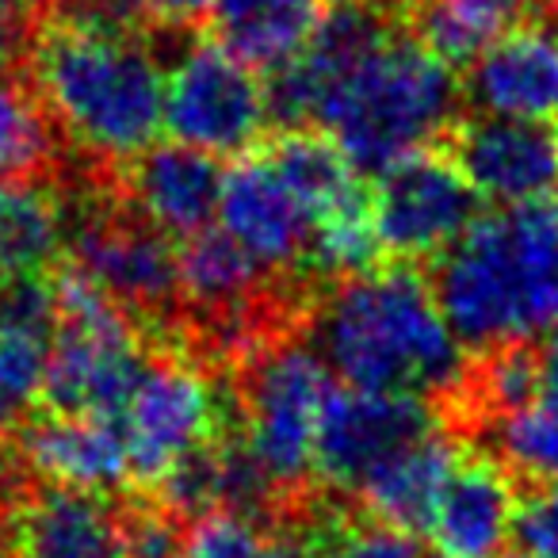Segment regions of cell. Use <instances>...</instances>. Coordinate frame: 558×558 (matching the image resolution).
Returning <instances> with one entry per match:
<instances>
[{
  "label": "cell",
  "mask_w": 558,
  "mask_h": 558,
  "mask_svg": "<svg viewBox=\"0 0 558 558\" xmlns=\"http://www.w3.org/2000/svg\"><path fill=\"white\" fill-rule=\"evenodd\" d=\"M27 70L58 134L96 165L134 161L165 126V70L104 0H50L27 39Z\"/></svg>",
  "instance_id": "cell-1"
},
{
  "label": "cell",
  "mask_w": 558,
  "mask_h": 558,
  "mask_svg": "<svg viewBox=\"0 0 558 558\" xmlns=\"http://www.w3.org/2000/svg\"><path fill=\"white\" fill-rule=\"evenodd\" d=\"M311 349L349 390L425 402H448L471 367L428 279L410 264L326 288L311 314Z\"/></svg>",
  "instance_id": "cell-2"
},
{
  "label": "cell",
  "mask_w": 558,
  "mask_h": 558,
  "mask_svg": "<svg viewBox=\"0 0 558 558\" xmlns=\"http://www.w3.org/2000/svg\"><path fill=\"white\" fill-rule=\"evenodd\" d=\"M428 288L471 352L535 344L558 329V199L505 207L433 264Z\"/></svg>",
  "instance_id": "cell-3"
},
{
  "label": "cell",
  "mask_w": 558,
  "mask_h": 558,
  "mask_svg": "<svg viewBox=\"0 0 558 558\" xmlns=\"http://www.w3.org/2000/svg\"><path fill=\"white\" fill-rule=\"evenodd\" d=\"M459 100L463 85L456 70L398 32L326 88L314 131L329 134L360 177H379L390 165L440 146L459 123Z\"/></svg>",
  "instance_id": "cell-4"
},
{
  "label": "cell",
  "mask_w": 558,
  "mask_h": 558,
  "mask_svg": "<svg viewBox=\"0 0 558 558\" xmlns=\"http://www.w3.org/2000/svg\"><path fill=\"white\" fill-rule=\"evenodd\" d=\"M333 390L326 360L288 333L271 337L238 364L233 425L288 505L314 478V448Z\"/></svg>",
  "instance_id": "cell-5"
},
{
  "label": "cell",
  "mask_w": 558,
  "mask_h": 558,
  "mask_svg": "<svg viewBox=\"0 0 558 558\" xmlns=\"http://www.w3.org/2000/svg\"><path fill=\"white\" fill-rule=\"evenodd\" d=\"M54 288L58 326L50 337L43 402L50 413L116 417L154 360L142 344V326L73 264L58 271Z\"/></svg>",
  "instance_id": "cell-6"
},
{
  "label": "cell",
  "mask_w": 558,
  "mask_h": 558,
  "mask_svg": "<svg viewBox=\"0 0 558 558\" xmlns=\"http://www.w3.org/2000/svg\"><path fill=\"white\" fill-rule=\"evenodd\" d=\"M65 248L73 268L138 326L146 322L161 333L180 329V253L172 238L119 195V184L108 180L100 195L88 192L65 210Z\"/></svg>",
  "instance_id": "cell-7"
},
{
  "label": "cell",
  "mask_w": 558,
  "mask_h": 558,
  "mask_svg": "<svg viewBox=\"0 0 558 558\" xmlns=\"http://www.w3.org/2000/svg\"><path fill=\"white\" fill-rule=\"evenodd\" d=\"M268 123V81L218 43H187L165 73V126L180 146L245 157Z\"/></svg>",
  "instance_id": "cell-8"
},
{
  "label": "cell",
  "mask_w": 558,
  "mask_h": 558,
  "mask_svg": "<svg viewBox=\"0 0 558 558\" xmlns=\"http://www.w3.org/2000/svg\"><path fill=\"white\" fill-rule=\"evenodd\" d=\"M226 417H230V405L203 375V364L184 356L149 360L138 387L116 413L131 482L157 486L180 459L215 440Z\"/></svg>",
  "instance_id": "cell-9"
},
{
  "label": "cell",
  "mask_w": 558,
  "mask_h": 558,
  "mask_svg": "<svg viewBox=\"0 0 558 558\" xmlns=\"http://www.w3.org/2000/svg\"><path fill=\"white\" fill-rule=\"evenodd\" d=\"M367 215L383 253L413 264L456 245L482 210L478 192L466 184L459 165L440 149H421L375 177Z\"/></svg>",
  "instance_id": "cell-10"
},
{
  "label": "cell",
  "mask_w": 558,
  "mask_h": 558,
  "mask_svg": "<svg viewBox=\"0 0 558 558\" xmlns=\"http://www.w3.org/2000/svg\"><path fill=\"white\" fill-rule=\"evenodd\" d=\"M436 433L433 402L410 395L333 390L314 448V478L341 497H356L383 463Z\"/></svg>",
  "instance_id": "cell-11"
},
{
  "label": "cell",
  "mask_w": 558,
  "mask_h": 558,
  "mask_svg": "<svg viewBox=\"0 0 558 558\" xmlns=\"http://www.w3.org/2000/svg\"><path fill=\"white\" fill-rule=\"evenodd\" d=\"M444 142L478 199L501 207L558 199V126L478 116L459 119Z\"/></svg>",
  "instance_id": "cell-12"
},
{
  "label": "cell",
  "mask_w": 558,
  "mask_h": 558,
  "mask_svg": "<svg viewBox=\"0 0 558 558\" xmlns=\"http://www.w3.org/2000/svg\"><path fill=\"white\" fill-rule=\"evenodd\" d=\"M218 222L264 271L279 279L303 271L314 222L264 154H245L226 169Z\"/></svg>",
  "instance_id": "cell-13"
},
{
  "label": "cell",
  "mask_w": 558,
  "mask_h": 558,
  "mask_svg": "<svg viewBox=\"0 0 558 558\" xmlns=\"http://www.w3.org/2000/svg\"><path fill=\"white\" fill-rule=\"evenodd\" d=\"M12 558H126L123 505L108 494L32 486L9 497Z\"/></svg>",
  "instance_id": "cell-14"
},
{
  "label": "cell",
  "mask_w": 558,
  "mask_h": 558,
  "mask_svg": "<svg viewBox=\"0 0 558 558\" xmlns=\"http://www.w3.org/2000/svg\"><path fill=\"white\" fill-rule=\"evenodd\" d=\"M463 96L478 116L547 123L558 111V27L517 20L466 65Z\"/></svg>",
  "instance_id": "cell-15"
},
{
  "label": "cell",
  "mask_w": 558,
  "mask_h": 558,
  "mask_svg": "<svg viewBox=\"0 0 558 558\" xmlns=\"http://www.w3.org/2000/svg\"><path fill=\"white\" fill-rule=\"evenodd\" d=\"M226 169L180 142L149 146L119 172V195L165 238H195L218 215Z\"/></svg>",
  "instance_id": "cell-16"
},
{
  "label": "cell",
  "mask_w": 558,
  "mask_h": 558,
  "mask_svg": "<svg viewBox=\"0 0 558 558\" xmlns=\"http://www.w3.org/2000/svg\"><path fill=\"white\" fill-rule=\"evenodd\" d=\"M16 466L50 486L111 494L116 486L131 482L126 444L116 417L39 413L16 433Z\"/></svg>",
  "instance_id": "cell-17"
},
{
  "label": "cell",
  "mask_w": 558,
  "mask_h": 558,
  "mask_svg": "<svg viewBox=\"0 0 558 558\" xmlns=\"http://www.w3.org/2000/svg\"><path fill=\"white\" fill-rule=\"evenodd\" d=\"M517 486L497 459L459 456L436 497L428 535L440 558H497L517 527Z\"/></svg>",
  "instance_id": "cell-18"
},
{
  "label": "cell",
  "mask_w": 558,
  "mask_h": 558,
  "mask_svg": "<svg viewBox=\"0 0 558 558\" xmlns=\"http://www.w3.org/2000/svg\"><path fill=\"white\" fill-rule=\"evenodd\" d=\"M326 0H210V43L256 73H276L303 54Z\"/></svg>",
  "instance_id": "cell-19"
},
{
  "label": "cell",
  "mask_w": 558,
  "mask_h": 558,
  "mask_svg": "<svg viewBox=\"0 0 558 558\" xmlns=\"http://www.w3.org/2000/svg\"><path fill=\"white\" fill-rule=\"evenodd\" d=\"M459 456L463 451H459L456 436L436 428L425 440L398 451L390 463H383L356 494L360 505H364L372 520L398 527V532H428L436 497H440L444 482L456 471Z\"/></svg>",
  "instance_id": "cell-20"
},
{
  "label": "cell",
  "mask_w": 558,
  "mask_h": 558,
  "mask_svg": "<svg viewBox=\"0 0 558 558\" xmlns=\"http://www.w3.org/2000/svg\"><path fill=\"white\" fill-rule=\"evenodd\" d=\"M268 165L288 184L299 207L311 215L314 226L333 222V218L367 210V195L360 187V172L349 165L329 134L322 131H283L268 149Z\"/></svg>",
  "instance_id": "cell-21"
},
{
  "label": "cell",
  "mask_w": 558,
  "mask_h": 558,
  "mask_svg": "<svg viewBox=\"0 0 558 558\" xmlns=\"http://www.w3.org/2000/svg\"><path fill=\"white\" fill-rule=\"evenodd\" d=\"M398 24L448 70H466L517 24L520 0H395Z\"/></svg>",
  "instance_id": "cell-22"
},
{
  "label": "cell",
  "mask_w": 558,
  "mask_h": 558,
  "mask_svg": "<svg viewBox=\"0 0 558 558\" xmlns=\"http://www.w3.org/2000/svg\"><path fill=\"white\" fill-rule=\"evenodd\" d=\"M65 248V210L43 184H0V276H47Z\"/></svg>",
  "instance_id": "cell-23"
},
{
  "label": "cell",
  "mask_w": 558,
  "mask_h": 558,
  "mask_svg": "<svg viewBox=\"0 0 558 558\" xmlns=\"http://www.w3.org/2000/svg\"><path fill=\"white\" fill-rule=\"evenodd\" d=\"M58 157V126L39 93L0 77V184H47Z\"/></svg>",
  "instance_id": "cell-24"
},
{
  "label": "cell",
  "mask_w": 558,
  "mask_h": 558,
  "mask_svg": "<svg viewBox=\"0 0 558 558\" xmlns=\"http://www.w3.org/2000/svg\"><path fill=\"white\" fill-rule=\"evenodd\" d=\"M486 440V456L497 459L512 478L532 486H555L558 482V410L535 398L532 405L489 421L478 428Z\"/></svg>",
  "instance_id": "cell-25"
},
{
  "label": "cell",
  "mask_w": 558,
  "mask_h": 558,
  "mask_svg": "<svg viewBox=\"0 0 558 558\" xmlns=\"http://www.w3.org/2000/svg\"><path fill=\"white\" fill-rule=\"evenodd\" d=\"M50 337L39 333H0V448L16 440L32 421L35 402L47 387Z\"/></svg>",
  "instance_id": "cell-26"
},
{
  "label": "cell",
  "mask_w": 558,
  "mask_h": 558,
  "mask_svg": "<svg viewBox=\"0 0 558 558\" xmlns=\"http://www.w3.org/2000/svg\"><path fill=\"white\" fill-rule=\"evenodd\" d=\"M318 543L322 558H440L428 555L417 543V535L398 532L379 520H356L333 517L329 505H318Z\"/></svg>",
  "instance_id": "cell-27"
},
{
  "label": "cell",
  "mask_w": 558,
  "mask_h": 558,
  "mask_svg": "<svg viewBox=\"0 0 558 558\" xmlns=\"http://www.w3.org/2000/svg\"><path fill=\"white\" fill-rule=\"evenodd\" d=\"M271 524L245 512L218 509L187 524L184 558H260Z\"/></svg>",
  "instance_id": "cell-28"
},
{
  "label": "cell",
  "mask_w": 558,
  "mask_h": 558,
  "mask_svg": "<svg viewBox=\"0 0 558 558\" xmlns=\"http://www.w3.org/2000/svg\"><path fill=\"white\" fill-rule=\"evenodd\" d=\"M58 288L54 276H0V333L54 337Z\"/></svg>",
  "instance_id": "cell-29"
},
{
  "label": "cell",
  "mask_w": 558,
  "mask_h": 558,
  "mask_svg": "<svg viewBox=\"0 0 558 558\" xmlns=\"http://www.w3.org/2000/svg\"><path fill=\"white\" fill-rule=\"evenodd\" d=\"M187 524L165 505L131 501L123 505V543L126 558H184Z\"/></svg>",
  "instance_id": "cell-30"
},
{
  "label": "cell",
  "mask_w": 558,
  "mask_h": 558,
  "mask_svg": "<svg viewBox=\"0 0 558 558\" xmlns=\"http://www.w3.org/2000/svg\"><path fill=\"white\" fill-rule=\"evenodd\" d=\"M512 535L527 558H558V482L535 486V494L517 509Z\"/></svg>",
  "instance_id": "cell-31"
},
{
  "label": "cell",
  "mask_w": 558,
  "mask_h": 558,
  "mask_svg": "<svg viewBox=\"0 0 558 558\" xmlns=\"http://www.w3.org/2000/svg\"><path fill=\"white\" fill-rule=\"evenodd\" d=\"M138 32H184L207 20L210 0H104Z\"/></svg>",
  "instance_id": "cell-32"
},
{
  "label": "cell",
  "mask_w": 558,
  "mask_h": 558,
  "mask_svg": "<svg viewBox=\"0 0 558 558\" xmlns=\"http://www.w3.org/2000/svg\"><path fill=\"white\" fill-rule=\"evenodd\" d=\"M260 558H322L318 501H306V509L295 501L283 517H276Z\"/></svg>",
  "instance_id": "cell-33"
},
{
  "label": "cell",
  "mask_w": 558,
  "mask_h": 558,
  "mask_svg": "<svg viewBox=\"0 0 558 558\" xmlns=\"http://www.w3.org/2000/svg\"><path fill=\"white\" fill-rule=\"evenodd\" d=\"M539 402L558 410V329L547 344H539Z\"/></svg>",
  "instance_id": "cell-34"
},
{
  "label": "cell",
  "mask_w": 558,
  "mask_h": 558,
  "mask_svg": "<svg viewBox=\"0 0 558 558\" xmlns=\"http://www.w3.org/2000/svg\"><path fill=\"white\" fill-rule=\"evenodd\" d=\"M39 12H43V0H0V24L16 27L24 35H32Z\"/></svg>",
  "instance_id": "cell-35"
},
{
  "label": "cell",
  "mask_w": 558,
  "mask_h": 558,
  "mask_svg": "<svg viewBox=\"0 0 558 558\" xmlns=\"http://www.w3.org/2000/svg\"><path fill=\"white\" fill-rule=\"evenodd\" d=\"M27 39H32V35L0 24V77H12V65H16V58L27 50Z\"/></svg>",
  "instance_id": "cell-36"
},
{
  "label": "cell",
  "mask_w": 558,
  "mask_h": 558,
  "mask_svg": "<svg viewBox=\"0 0 558 558\" xmlns=\"http://www.w3.org/2000/svg\"><path fill=\"white\" fill-rule=\"evenodd\" d=\"M509 558H527V555H509Z\"/></svg>",
  "instance_id": "cell-37"
},
{
  "label": "cell",
  "mask_w": 558,
  "mask_h": 558,
  "mask_svg": "<svg viewBox=\"0 0 558 558\" xmlns=\"http://www.w3.org/2000/svg\"><path fill=\"white\" fill-rule=\"evenodd\" d=\"M0 558H4V555H0Z\"/></svg>",
  "instance_id": "cell-38"
},
{
  "label": "cell",
  "mask_w": 558,
  "mask_h": 558,
  "mask_svg": "<svg viewBox=\"0 0 558 558\" xmlns=\"http://www.w3.org/2000/svg\"><path fill=\"white\" fill-rule=\"evenodd\" d=\"M555 4H558V0H555Z\"/></svg>",
  "instance_id": "cell-39"
}]
</instances>
